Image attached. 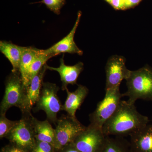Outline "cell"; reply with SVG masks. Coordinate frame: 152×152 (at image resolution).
<instances>
[{
  "mask_svg": "<svg viewBox=\"0 0 152 152\" xmlns=\"http://www.w3.org/2000/svg\"><path fill=\"white\" fill-rule=\"evenodd\" d=\"M47 64L32 79L26 93L24 102L20 110L22 114L30 113L37 102L43 84L44 76L47 70Z\"/></svg>",
  "mask_w": 152,
  "mask_h": 152,
  "instance_id": "obj_11",
  "label": "cell"
},
{
  "mask_svg": "<svg viewBox=\"0 0 152 152\" xmlns=\"http://www.w3.org/2000/svg\"><path fill=\"white\" fill-rule=\"evenodd\" d=\"M105 91L104 97L98 103L94 111L89 115L90 124L101 129L116 111L123 97L120 87Z\"/></svg>",
  "mask_w": 152,
  "mask_h": 152,
  "instance_id": "obj_4",
  "label": "cell"
},
{
  "mask_svg": "<svg viewBox=\"0 0 152 152\" xmlns=\"http://www.w3.org/2000/svg\"><path fill=\"white\" fill-rule=\"evenodd\" d=\"M121 137H117L114 138L106 136L104 143L99 152H132L129 143Z\"/></svg>",
  "mask_w": 152,
  "mask_h": 152,
  "instance_id": "obj_18",
  "label": "cell"
},
{
  "mask_svg": "<svg viewBox=\"0 0 152 152\" xmlns=\"http://www.w3.org/2000/svg\"><path fill=\"white\" fill-rule=\"evenodd\" d=\"M36 140L46 142L54 147L55 143V130L48 120L40 121L32 116V118Z\"/></svg>",
  "mask_w": 152,
  "mask_h": 152,
  "instance_id": "obj_16",
  "label": "cell"
},
{
  "mask_svg": "<svg viewBox=\"0 0 152 152\" xmlns=\"http://www.w3.org/2000/svg\"><path fill=\"white\" fill-rule=\"evenodd\" d=\"M81 15V12L79 11L75 23L71 31L62 39L53 45L46 50H42L43 53L44 54L51 56L53 58L60 54L64 53L77 54L79 56L83 55V52L77 46L74 41L75 34L80 23Z\"/></svg>",
  "mask_w": 152,
  "mask_h": 152,
  "instance_id": "obj_10",
  "label": "cell"
},
{
  "mask_svg": "<svg viewBox=\"0 0 152 152\" xmlns=\"http://www.w3.org/2000/svg\"><path fill=\"white\" fill-rule=\"evenodd\" d=\"M127 91L122 94L128 96L127 100L135 104L138 99L152 100V69L148 66L130 71L126 79Z\"/></svg>",
  "mask_w": 152,
  "mask_h": 152,
  "instance_id": "obj_2",
  "label": "cell"
},
{
  "mask_svg": "<svg viewBox=\"0 0 152 152\" xmlns=\"http://www.w3.org/2000/svg\"><path fill=\"white\" fill-rule=\"evenodd\" d=\"M5 86L4 95L0 105V115H6L8 110L12 107L20 109L27 91L20 72H12L6 78Z\"/></svg>",
  "mask_w": 152,
  "mask_h": 152,
  "instance_id": "obj_3",
  "label": "cell"
},
{
  "mask_svg": "<svg viewBox=\"0 0 152 152\" xmlns=\"http://www.w3.org/2000/svg\"><path fill=\"white\" fill-rule=\"evenodd\" d=\"M86 128L77 118L68 114L62 115L57 120L55 129L56 152L72 144L76 137Z\"/></svg>",
  "mask_w": 152,
  "mask_h": 152,
  "instance_id": "obj_7",
  "label": "cell"
},
{
  "mask_svg": "<svg viewBox=\"0 0 152 152\" xmlns=\"http://www.w3.org/2000/svg\"><path fill=\"white\" fill-rule=\"evenodd\" d=\"M57 152H81L77 149V148L74 146L72 144L68 145L66 146L65 147L59 151Z\"/></svg>",
  "mask_w": 152,
  "mask_h": 152,
  "instance_id": "obj_26",
  "label": "cell"
},
{
  "mask_svg": "<svg viewBox=\"0 0 152 152\" xmlns=\"http://www.w3.org/2000/svg\"><path fill=\"white\" fill-rule=\"evenodd\" d=\"M124 57L113 56L110 58L106 64L105 90L120 87L121 83L126 80L130 70L126 67Z\"/></svg>",
  "mask_w": 152,
  "mask_h": 152,
  "instance_id": "obj_9",
  "label": "cell"
},
{
  "mask_svg": "<svg viewBox=\"0 0 152 152\" xmlns=\"http://www.w3.org/2000/svg\"><path fill=\"white\" fill-rule=\"evenodd\" d=\"M106 137L102 129L90 124L72 144L81 152H99Z\"/></svg>",
  "mask_w": 152,
  "mask_h": 152,
  "instance_id": "obj_8",
  "label": "cell"
},
{
  "mask_svg": "<svg viewBox=\"0 0 152 152\" xmlns=\"http://www.w3.org/2000/svg\"><path fill=\"white\" fill-rule=\"evenodd\" d=\"M149 121L148 117L137 111L135 104L121 100L116 111L104 124L102 130L105 136L130 135L148 124Z\"/></svg>",
  "mask_w": 152,
  "mask_h": 152,
  "instance_id": "obj_1",
  "label": "cell"
},
{
  "mask_svg": "<svg viewBox=\"0 0 152 152\" xmlns=\"http://www.w3.org/2000/svg\"><path fill=\"white\" fill-rule=\"evenodd\" d=\"M1 152H26L13 144L10 143L2 148Z\"/></svg>",
  "mask_w": 152,
  "mask_h": 152,
  "instance_id": "obj_23",
  "label": "cell"
},
{
  "mask_svg": "<svg viewBox=\"0 0 152 152\" xmlns=\"http://www.w3.org/2000/svg\"><path fill=\"white\" fill-rule=\"evenodd\" d=\"M18 122L9 120L6 115H0V138H6Z\"/></svg>",
  "mask_w": 152,
  "mask_h": 152,
  "instance_id": "obj_20",
  "label": "cell"
},
{
  "mask_svg": "<svg viewBox=\"0 0 152 152\" xmlns=\"http://www.w3.org/2000/svg\"><path fill=\"white\" fill-rule=\"evenodd\" d=\"M141 1L142 0H124V10L137 6Z\"/></svg>",
  "mask_w": 152,
  "mask_h": 152,
  "instance_id": "obj_25",
  "label": "cell"
},
{
  "mask_svg": "<svg viewBox=\"0 0 152 152\" xmlns=\"http://www.w3.org/2000/svg\"><path fill=\"white\" fill-rule=\"evenodd\" d=\"M24 47L19 46L10 42L1 41L0 51L10 61L12 72H20V64Z\"/></svg>",
  "mask_w": 152,
  "mask_h": 152,
  "instance_id": "obj_15",
  "label": "cell"
},
{
  "mask_svg": "<svg viewBox=\"0 0 152 152\" xmlns=\"http://www.w3.org/2000/svg\"><path fill=\"white\" fill-rule=\"evenodd\" d=\"M130 136L132 152H152V125L148 124Z\"/></svg>",
  "mask_w": 152,
  "mask_h": 152,
  "instance_id": "obj_13",
  "label": "cell"
},
{
  "mask_svg": "<svg viewBox=\"0 0 152 152\" xmlns=\"http://www.w3.org/2000/svg\"><path fill=\"white\" fill-rule=\"evenodd\" d=\"M67 96L62 110L66 112L68 115L76 118V113L80 109L85 99L88 96L89 90L85 86L78 85L77 88L73 92H70L67 88L66 90Z\"/></svg>",
  "mask_w": 152,
  "mask_h": 152,
  "instance_id": "obj_14",
  "label": "cell"
},
{
  "mask_svg": "<svg viewBox=\"0 0 152 152\" xmlns=\"http://www.w3.org/2000/svg\"><path fill=\"white\" fill-rule=\"evenodd\" d=\"M39 50L40 49L34 47H24L20 64V73L27 90L30 84L29 73L30 67L33 60L38 54Z\"/></svg>",
  "mask_w": 152,
  "mask_h": 152,
  "instance_id": "obj_17",
  "label": "cell"
},
{
  "mask_svg": "<svg viewBox=\"0 0 152 152\" xmlns=\"http://www.w3.org/2000/svg\"><path fill=\"white\" fill-rule=\"evenodd\" d=\"M31 152H56L55 147L46 142L37 141Z\"/></svg>",
  "mask_w": 152,
  "mask_h": 152,
  "instance_id": "obj_22",
  "label": "cell"
},
{
  "mask_svg": "<svg viewBox=\"0 0 152 152\" xmlns=\"http://www.w3.org/2000/svg\"><path fill=\"white\" fill-rule=\"evenodd\" d=\"M51 56L44 54L42 50H40L38 54L35 57L30 67L29 73L30 83L32 79L39 72L41 69L46 64L47 62L51 58Z\"/></svg>",
  "mask_w": 152,
  "mask_h": 152,
  "instance_id": "obj_19",
  "label": "cell"
},
{
  "mask_svg": "<svg viewBox=\"0 0 152 152\" xmlns=\"http://www.w3.org/2000/svg\"><path fill=\"white\" fill-rule=\"evenodd\" d=\"M64 57L63 55L62 58L60 59V65L58 67H53L47 65V69L56 71L58 73L62 82V90L65 91L67 88L68 85L77 84L79 75L83 70L84 64L79 62L75 65H66Z\"/></svg>",
  "mask_w": 152,
  "mask_h": 152,
  "instance_id": "obj_12",
  "label": "cell"
},
{
  "mask_svg": "<svg viewBox=\"0 0 152 152\" xmlns=\"http://www.w3.org/2000/svg\"><path fill=\"white\" fill-rule=\"evenodd\" d=\"M36 3L44 4L49 10L57 15H59L61 13V9L65 4L66 1V0H42L38 2L33 3V4H36Z\"/></svg>",
  "mask_w": 152,
  "mask_h": 152,
  "instance_id": "obj_21",
  "label": "cell"
},
{
  "mask_svg": "<svg viewBox=\"0 0 152 152\" xmlns=\"http://www.w3.org/2000/svg\"><path fill=\"white\" fill-rule=\"evenodd\" d=\"M116 10H124V0H110L108 3Z\"/></svg>",
  "mask_w": 152,
  "mask_h": 152,
  "instance_id": "obj_24",
  "label": "cell"
},
{
  "mask_svg": "<svg viewBox=\"0 0 152 152\" xmlns=\"http://www.w3.org/2000/svg\"><path fill=\"white\" fill-rule=\"evenodd\" d=\"M105 1H107V2L109 3V2H110V0H105Z\"/></svg>",
  "mask_w": 152,
  "mask_h": 152,
  "instance_id": "obj_27",
  "label": "cell"
},
{
  "mask_svg": "<svg viewBox=\"0 0 152 152\" xmlns=\"http://www.w3.org/2000/svg\"><path fill=\"white\" fill-rule=\"evenodd\" d=\"M31 113L22 114L20 120L12 129L6 138L26 152H31L36 141Z\"/></svg>",
  "mask_w": 152,
  "mask_h": 152,
  "instance_id": "obj_5",
  "label": "cell"
},
{
  "mask_svg": "<svg viewBox=\"0 0 152 152\" xmlns=\"http://www.w3.org/2000/svg\"><path fill=\"white\" fill-rule=\"evenodd\" d=\"M59 89L56 84L43 83L39 99L33 109L35 113L44 111L47 120L54 124L58 119L57 114L62 110L63 105L57 95Z\"/></svg>",
  "mask_w": 152,
  "mask_h": 152,
  "instance_id": "obj_6",
  "label": "cell"
}]
</instances>
